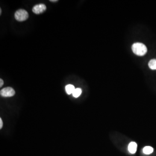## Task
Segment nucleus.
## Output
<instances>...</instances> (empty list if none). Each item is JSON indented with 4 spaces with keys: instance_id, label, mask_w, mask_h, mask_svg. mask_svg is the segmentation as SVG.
I'll list each match as a JSON object with an SVG mask.
<instances>
[{
    "instance_id": "nucleus-1",
    "label": "nucleus",
    "mask_w": 156,
    "mask_h": 156,
    "mask_svg": "<svg viewBox=\"0 0 156 156\" xmlns=\"http://www.w3.org/2000/svg\"><path fill=\"white\" fill-rule=\"evenodd\" d=\"M132 50L137 56H142L144 55L147 51L146 46L142 43H134L132 46Z\"/></svg>"
},
{
    "instance_id": "nucleus-9",
    "label": "nucleus",
    "mask_w": 156,
    "mask_h": 156,
    "mask_svg": "<svg viewBox=\"0 0 156 156\" xmlns=\"http://www.w3.org/2000/svg\"><path fill=\"white\" fill-rule=\"evenodd\" d=\"M82 89L81 88H75V90L73 92L72 95H73V96L74 97L78 98V97H79L81 96V94H82Z\"/></svg>"
},
{
    "instance_id": "nucleus-11",
    "label": "nucleus",
    "mask_w": 156,
    "mask_h": 156,
    "mask_svg": "<svg viewBox=\"0 0 156 156\" xmlns=\"http://www.w3.org/2000/svg\"><path fill=\"white\" fill-rule=\"evenodd\" d=\"M3 85H4V81H3V80L2 79H0V87H1L3 86Z\"/></svg>"
},
{
    "instance_id": "nucleus-4",
    "label": "nucleus",
    "mask_w": 156,
    "mask_h": 156,
    "mask_svg": "<svg viewBox=\"0 0 156 156\" xmlns=\"http://www.w3.org/2000/svg\"><path fill=\"white\" fill-rule=\"evenodd\" d=\"M46 10V6L44 4H39L32 8V12L35 14H41Z\"/></svg>"
},
{
    "instance_id": "nucleus-2",
    "label": "nucleus",
    "mask_w": 156,
    "mask_h": 156,
    "mask_svg": "<svg viewBox=\"0 0 156 156\" xmlns=\"http://www.w3.org/2000/svg\"><path fill=\"white\" fill-rule=\"evenodd\" d=\"M29 14L24 9H19L14 14V18L18 22L26 21L29 18Z\"/></svg>"
},
{
    "instance_id": "nucleus-10",
    "label": "nucleus",
    "mask_w": 156,
    "mask_h": 156,
    "mask_svg": "<svg viewBox=\"0 0 156 156\" xmlns=\"http://www.w3.org/2000/svg\"><path fill=\"white\" fill-rule=\"evenodd\" d=\"M3 126V122L2 120V119L0 118V129H1Z\"/></svg>"
},
{
    "instance_id": "nucleus-7",
    "label": "nucleus",
    "mask_w": 156,
    "mask_h": 156,
    "mask_svg": "<svg viewBox=\"0 0 156 156\" xmlns=\"http://www.w3.org/2000/svg\"><path fill=\"white\" fill-rule=\"evenodd\" d=\"M75 90V88L74 86L72 85H68L66 86L65 87V91L68 94H72Z\"/></svg>"
},
{
    "instance_id": "nucleus-8",
    "label": "nucleus",
    "mask_w": 156,
    "mask_h": 156,
    "mask_svg": "<svg viewBox=\"0 0 156 156\" xmlns=\"http://www.w3.org/2000/svg\"><path fill=\"white\" fill-rule=\"evenodd\" d=\"M149 67L151 70H156V59H152L149 62Z\"/></svg>"
},
{
    "instance_id": "nucleus-12",
    "label": "nucleus",
    "mask_w": 156,
    "mask_h": 156,
    "mask_svg": "<svg viewBox=\"0 0 156 156\" xmlns=\"http://www.w3.org/2000/svg\"><path fill=\"white\" fill-rule=\"evenodd\" d=\"M50 2H57V0H50Z\"/></svg>"
},
{
    "instance_id": "nucleus-5",
    "label": "nucleus",
    "mask_w": 156,
    "mask_h": 156,
    "mask_svg": "<svg viewBox=\"0 0 156 156\" xmlns=\"http://www.w3.org/2000/svg\"><path fill=\"white\" fill-rule=\"evenodd\" d=\"M137 144L135 142H130L128 146V152L131 154H135L137 150Z\"/></svg>"
},
{
    "instance_id": "nucleus-6",
    "label": "nucleus",
    "mask_w": 156,
    "mask_h": 156,
    "mask_svg": "<svg viewBox=\"0 0 156 156\" xmlns=\"http://www.w3.org/2000/svg\"><path fill=\"white\" fill-rule=\"evenodd\" d=\"M153 152V148L151 146H147L144 147V148L143 149V153L144 155H149L152 154Z\"/></svg>"
},
{
    "instance_id": "nucleus-13",
    "label": "nucleus",
    "mask_w": 156,
    "mask_h": 156,
    "mask_svg": "<svg viewBox=\"0 0 156 156\" xmlns=\"http://www.w3.org/2000/svg\"><path fill=\"white\" fill-rule=\"evenodd\" d=\"M2 14V10L1 9H0V14Z\"/></svg>"
},
{
    "instance_id": "nucleus-3",
    "label": "nucleus",
    "mask_w": 156,
    "mask_h": 156,
    "mask_svg": "<svg viewBox=\"0 0 156 156\" xmlns=\"http://www.w3.org/2000/svg\"><path fill=\"white\" fill-rule=\"evenodd\" d=\"M15 94L14 89L11 87H7L2 88L0 91V95L3 97H11Z\"/></svg>"
}]
</instances>
